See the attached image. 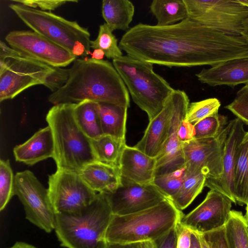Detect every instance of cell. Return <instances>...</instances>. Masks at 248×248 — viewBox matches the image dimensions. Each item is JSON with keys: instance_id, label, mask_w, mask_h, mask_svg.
<instances>
[{"instance_id": "6da1fadb", "label": "cell", "mask_w": 248, "mask_h": 248, "mask_svg": "<svg viewBox=\"0 0 248 248\" xmlns=\"http://www.w3.org/2000/svg\"><path fill=\"white\" fill-rule=\"evenodd\" d=\"M119 46L137 60L169 67H192L248 57V42L202 25L189 17L158 26L139 23L122 36Z\"/></svg>"}, {"instance_id": "7a4b0ae2", "label": "cell", "mask_w": 248, "mask_h": 248, "mask_svg": "<svg viewBox=\"0 0 248 248\" xmlns=\"http://www.w3.org/2000/svg\"><path fill=\"white\" fill-rule=\"evenodd\" d=\"M69 69L65 84L49 95L51 104H78L87 100L130 107L129 92L112 63L77 58Z\"/></svg>"}, {"instance_id": "3957f363", "label": "cell", "mask_w": 248, "mask_h": 248, "mask_svg": "<svg viewBox=\"0 0 248 248\" xmlns=\"http://www.w3.org/2000/svg\"><path fill=\"white\" fill-rule=\"evenodd\" d=\"M75 104L53 105L46 120L54 144L57 170L79 172L87 165L96 161L91 140L81 130L74 114Z\"/></svg>"}, {"instance_id": "277c9868", "label": "cell", "mask_w": 248, "mask_h": 248, "mask_svg": "<svg viewBox=\"0 0 248 248\" xmlns=\"http://www.w3.org/2000/svg\"><path fill=\"white\" fill-rule=\"evenodd\" d=\"M113 214L104 193L80 212L55 215L54 230L66 248H106V233Z\"/></svg>"}, {"instance_id": "5b68a950", "label": "cell", "mask_w": 248, "mask_h": 248, "mask_svg": "<svg viewBox=\"0 0 248 248\" xmlns=\"http://www.w3.org/2000/svg\"><path fill=\"white\" fill-rule=\"evenodd\" d=\"M184 214L169 198L134 214L113 215L105 238L108 243H131L155 241L167 233Z\"/></svg>"}, {"instance_id": "8992f818", "label": "cell", "mask_w": 248, "mask_h": 248, "mask_svg": "<svg viewBox=\"0 0 248 248\" xmlns=\"http://www.w3.org/2000/svg\"><path fill=\"white\" fill-rule=\"evenodd\" d=\"M133 102L147 114L149 121L164 108L174 89L154 71L153 64L128 55L112 60Z\"/></svg>"}, {"instance_id": "52a82bcc", "label": "cell", "mask_w": 248, "mask_h": 248, "mask_svg": "<svg viewBox=\"0 0 248 248\" xmlns=\"http://www.w3.org/2000/svg\"><path fill=\"white\" fill-rule=\"evenodd\" d=\"M9 7L33 31L66 49L77 59L91 54L90 33L77 21L20 3Z\"/></svg>"}, {"instance_id": "ba28073f", "label": "cell", "mask_w": 248, "mask_h": 248, "mask_svg": "<svg viewBox=\"0 0 248 248\" xmlns=\"http://www.w3.org/2000/svg\"><path fill=\"white\" fill-rule=\"evenodd\" d=\"M55 67L22 55L0 42V101L11 99L28 88L43 85Z\"/></svg>"}, {"instance_id": "9c48e42d", "label": "cell", "mask_w": 248, "mask_h": 248, "mask_svg": "<svg viewBox=\"0 0 248 248\" xmlns=\"http://www.w3.org/2000/svg\"><path fill=\"white\" fill-rule=\"evenodd\" d=\"M188 17L209 28L242 36L248 7L239 0H184Z\"/></svg>"}, {"instance_id": "30bf717a", "label": "cell", "mask_w": 248, "mask_h": 248, "mask_svg": "<svg viewBox=\"0 0 248 248\" xmlns=\"http://www.w3.org/2000/svg\"><path fill=\"white\" fill-rule=\"evenodd\" d=\"M48 194L55 214H74L90 205L97 193L78 172L57 170L48 176Z\"/></svg>"}, {"instance_id": "8fae6325", "label": "cell", "mask_w": 248, "mask_h": 248, "mask_svg": "<svg viewBox=\"0 0 248 248\" xmlns=\"http://www.w3.org/2000/svg\"><path fill=\"white\" fill-rule=\"evenodd\" d=\"M14 195L22 203L26 218L47 233L55 228V213L46 189L29 170L15 175Z\"/></svg>"}, {"instance_id": "7c38bea8", "label": "cell", "mask_w": 248, "mask_h": 248, "mask_svg": "<svg viewBox=\"0 0 248 248\" xmlns=\"http://www.w3.org/2000/svg\"><path fill=\"white\" fill-rule=\"evenodd\" d=\"M227 125L215 138L192 139L182 143L186 174H202L205 182L220 178L223 172Z\"/></svg>"}, {"instance_id": "4fadbf2b", "label": "cell", "mask_w": 248, "mask_h": 248, "mask_svg": "<svg viewBox=\"0 0 248 248\" xmlns=\"http://www.w3.org/2000/svg\"><path fill=\"white\" fill-rule=\"evenodd\" d=\"M5 39L21 55L53 67H65L77 59L66 49L34 31H11Z\"/></svg>"}, {"instance_id": "5bb4252c", "label": "cell", "mask_w": 248, "mask_h": 248, "mask_svg": "<svg viewBox=\"0 0 248 248\" xmlns=\"http://www.w3.org/2000/svg\"><path fill=\"white\" fill-rule=\"evenodd\" d=\"M105 194L114 216L139 212L168 198L152 183L140 184L122 176L117 188Z\"/></svg>"}, {"instance_id": "9a60e30c", "label": "cell", "mask_w": 248, "mask_h": 248, "mask_svg": "<svg viewBox=\"0 0 248 248\" xmlns=\"http://www.w3.org/2000/svg\"><path fill=\"white\" fill-rule=\"evenodd\" d=\"M173 108L169 135L164 146L155 158V176L170 173L185 167L182 143L178 136V129L185 119L189 99L183 91L175 90L171 94Z\"/></svg>"}, {"instance_id": "2e32d148", "label": "cell", "mask_w": 248, "mask_h": 248, "mask_svg": "<svg viewBox=\"0 0 248 248\" xmlns=\"http://www.w3.org/2000/svg\"><path fill=\"white\" fill-rule=\"evenodd\" d=\"M232 202L223 194L210 190L197 207L184 215L181 223L197 233H205L221 228L229 219Z\"/></svg>"}, {"instance_id": "e0dca14e", "label": "cell", "mask_w": 248, "mask_h": 248, "mask_svg": "<svg viewBox=\"0 0 248 248\" xmlns=\"http://www.w3.org/2000/svg\"><path fill=\"white\" fill-rule=\"evenodd\" d=\"M244 124L237 118L228 123V133L224 143L223 172L218 179L205 183V186L223 194L234 203L235 168L239 148L247 132L244 129Z\"/></svg>"}, {"instance_id": "ac0fdd59", "label": "cell", "mask_w": 248, "mask_h": 248, "mask_svg": "<svg viewBox=\"0 0 248 248\" xmlns=\"http://www.w3.org/2000/svg\"><path fill=\"white\" fill-rule=\"evenodd\" d=\"M198 80L211 86L231 87L248 84V57L230 60L203 68L196 74Z\"/></svg>"}, {"instance_id": "d6986e66", "label": "cell", "mask_w": 248, "mask_h": 248, "mask_svg": "<svg viewBox=\"0 0 248 248\" xmlns=\"http://www.w3.org/2000/svg\"><path fill=\"white\" fill-rule=\"evenodd\" d=\"M172 108L171 95L161 112L149 121L142 138L134 147L147 155L156 158L168 139Z\"/></svg>"}, {"instance_id": "ffe728a7", "label": "cell", "mask_w": 248, "mask_h": 248, "mask_svg": "<svg viewBox=\"0 0 248 248\" xmlns=\"http://www.w3.org/2000/svg\"><path fill=\"white\" fill-rule=\"evenodd\" d=\"M15 160L29 166L48 158H52L54 154V144L50 127L41 128L22 144L13 149Z\"/></svg>"}, {"instance_id": "44dd1931", "label": "cell", "mask_w": 248, "mask_h": 248, "mask_svg": "<svg viewBox=\"0 0 248 248\" xmlns=\"http://www.w3.org/2000/svg\"><path fill=\"white\" fill-rule=\"evenodd\" d=\"M155 158L147 155L134 147L126 145L119 169L121 176L140 184H149L155 177Z\"/></svg>"}, {"instance_id": "7402d4cb", "label": "cell", "mask_w": 248, "mask_h": 248, "mask_svg": "<svg viewBox=\"0 0 248 248\" xmlns=\"http://www.w3.org/2000/svg\"><path fill=\"white\" fill-rule=\"evenodd\" d=\"M78 173L86 184L97 193L112 192L121 183L119 168L98 161L87 165Z\"/></svg>"}, {"instance_id": "603a6c76", "label": "cell", "mask_w": 248, "mask_h": 248, "mask_svg": "<svg viewBox=\"0 0 248 248\" xmlns=\"http://www.w3.org/2000/svg\"><path fill=\"white\" fill-rule=\"evenodd\" d=\"M135 6L128 0H103L102 14L106 23L113 31L116 30L127 31L133 20Z\"/></svg>"}, {"instance_id": "cb8c5ba5", "label": "cell", "mask_w": 248, "mask_h": 248, "mask_svg": "<svg viewBox=\"0 0 248 248\" xmlns=\"http://www.w3.org/2000/svg\"><path fill=\"white\" fill-rule=\"evenodd\" d=\"M98 104L103 135L125 139L127 108L113 104Z\"/></svg>"}, {"instance_id": "d4e9b609", "label": "cell", "mask_w": 248, "mask_h": 248, "mask_svg": "<svg viewBox=\"0 0 248 248\" xmlns=\"http://www.w3.org/2000/svg\"><path fill=\"white\" fill-rule=\"evenodd\" d=\"M74 114L81 130L91 140L103 135L97 102L87 100L75 104Z\"/></svg>"}, {"instance_id": "484cf974", "label": "cell", "mask_w": 248, "mask_h": 248, "mask_svg": "<svg viewBox=\"0 0 248 248\" xmlns=\"http://www.w3.org/2000/svg\"><path fill=\"white\" fill-rule=\"evenodd\" d=\"M96 161L120 168L124 150L126 146L125 139L103 135L91 140Z\"/></svg>"}, {"instance_id": "4316f807", "label": "cell", "mask_w": 248, "mask_h": 248, "mask_svg": "<svg viewBox=\"0 0 248 248\" xmlns=\"http://www.w3.org/2000/svg\"><path fill=\"white\" fill-rule=\"evenodd\" d=\"M150 9L155 17L158 26L172 25L188 17L184 0H154Z\"/></svg>"}, {"instance_id": "83f0119b", "label": "cell", "mask_w": 248, "mask_h": 248, "mask_svg": "<svg viewBox=\"0 0 248 248\" xmlns=\"http://www.w3.org/2000/svg\"><path fill=\"white\" fill-rule=\"evenodd\" d=\"M235 204H248V131L240 145L234 176Z\"/></svg>"}, {"instance_id": "f1b7e54d", "label": "cell", "mask_w": 248, "mask_h": 248, "mask_svg": "<svg viewBox=\"0 0 248 248\" xmlns=\"http://www.w3.org/2000/svg\"><path fill=\"white\" fill-rule=\"evenodd\" d=\"M205 176L202 174H186L177 194L171 200L180 210L186 209L205 186Z\"/></svg>"}, {"instance_id": "f546056e", "label": "cell", "mask_w": 248, "mask_h": 248, "mask_svg": "<svg viewBox=\"0 0 248 248\" xmlns=\"http://www.w3.org/2000/svg\"><path fill=\"white\" fill-rule=\"evenodd\" d=\"M225 227L232 248H248V223L241 212L232 210Z\"/></svg>"}, {"instance_id": "4dcf8cb0", "label": "cell", "mask_w": 248, "mask_h": 248, "mask_svg": "<svg viewBox=\"0 0 248 248\" xmlns=\"http://www.w3.org/2000/svg\"><path fill=\"white\" fill-rule=\"evenodd\" d=\"M90 46L93 49H101L107 58L112 60L123 56L118 39L106 23L100 25L98 36L94 40L91 41Z\"/></svg>"}, {"instance_id": "1f68e13d", "label": "cell", "mask_w": 248, "mask_h": 248, "mask_svg": "<svg viewBox=\"0 0 248 248\" xmlns=\"http://www.w3.org/2000/svg\"><path fill=\"white\" fill-rule=\"evenodd\" d=\"M221 103L216 98H210L189 104L185 120L193 125L208 116L218 113Z\"/></svg>"}, {"instance_id": "d6a6232c", "label": "cell", "mask_w": 248, "mask_h": 248, "mask_svg": "<svg viewBox=\"0 0 248 248\" xmlns=\"http://www.w3.org/2000/svg\"><path fill=\"white\" fill-rule=\"evenodd\" d=\"M228 124L227 117L218 113L208 116L194 126L195 139L213 138L217 136Z\"/></svg>"}, {"instance_id": "836d02e7", "label": "cell", "mask_w": 248, "mask_h": 248, "mask_svg": "<svg viewBox=\"0 0 248 248\" xmlns=\"http://www.w3.org/2000/svg\"><path fill=\"white\" fill-rule=\"evenodd\" d=\"M15 176L9 160H0V211L3 210L14 195Z\"/></svg>"}, {"instance_id": "e575fe53", "label": "cell", "mask_w": 248, "mask_h": 248, "mask_svg": "<svg viewBox=\"0 0 248 248\" xmlns=\"http://www.w3.org/2000/svg\"><path fill=\"white\" fill-rule=\"evenodd\" d=\"M202 248H232L225 225L205 233H197Z\"/></svg>"}, {"instance_id": "d590c367", "label": "cell", "mask_w": 248, "mask_h": 248, "mask_svg": "<svg viewBox=\"0 0 248 248\" xmlns=\"http://www.w3.org/2000/svg\"><path fill=\"white\" fill-rule=\"evenodd\" d=\"M225 108L232 112L244 124L248 125V84L241 88L236 97Z\"/></svg>"}, {"instance_id": "8d00e7d4", "label": "cell", "mask_w": 248, "mask_h": 248, "mask_svg": "<svg viewBox=\"0 0 248 248\" xmlns=\"http://www.w3.org/2000/svg\"><path fill=\"white\" fill-rule=\"evenodd\" d=\"M184 177L176 178L171 176L169 174L156 176L152 184L167 198L171 200L179 191Z\"/></svg>"}, {"instance_id": "74e56055", "label": "cell", "mask_w": 248, "mask_h": 248, "mask_svg": "<svg viewBox=\"0 0 248 248\" xmlns=\"http://www.w3.org/2000/svg\"><path fill=\"white\" fill-rule=\"evenodd\" d=\"M12 1L25 6L44 11L54 10L57 8L69 2H78L76 0H15Z\"/></svg>"}, {"instance_id": "f35d334b", "label": "cell", "mask_w": 248, "mask_h": 248, "mask_svg": "<svg viewBox=\"0 0 248 248\" xmlns=\"http://www.w3.org/2000/svg\"><path fill=\"white\" fill-rule=\"evenodd\" d=\"M69 69L55 67L47 77L44 85L52 93L62 88L66 82L69 77Z\"/></svg>"}, {"instance_id": "ab89813d", "label": "cell", "mask_w": 248, "mask_h": 248, "mask_svg": "<svg viewBox=\"0 0 248 248\" xmlns=\"http://www.w3.org/2000/svg\"><path fill=\"white\" fill-rule=\"evenodd\" d=\"M180 221L177 222L167 233L154 241L155 248H177Z\"/></svg>"}, {"instance_id": "60d3db41", "label": "cell", "mask_w": 248, "mask_h": 248, "mask_svg": "<svg viewBox=\"0 0 248 248\" xmlns=\"http://www.w3.org/2000/svg\"><path fill=\"white\" fill-rule=\"evenodd\" d=\"M195 136L194 126L185 119L183 120L178 129V136L183 143L194 139Z\"/></svg>"}, {"instance_id": "b9f144b4", "label": "cell", "mask_w": 248, "mask_h": 248, "mask_svg": "<svg viewBox=\"0 0 248 248\" xmlns=\"http://www.w3.org/2000/svg\"><path fill=\"white\" fill-rule=\"evenodd\" d=\"M191 231L179 223L177 248H190L191 246Z\"/></svg>"}, {"instance_id": "7bdbcfd3", "label": "cell", "mask_w": 248, "mask_h": 248, "mask_svg": "<svg viewBox=\"0 0 248 248\" xmlns=\"http://www.w3.org/2000/svg\"><path fill=\"white\" fill-rule=\"evenodd\" d=\"M106 248H139L138 243H108Z\"/></svg>"}, {"instance_id": "ee69618b", "label": "cell", "mask_w": 248, "mask_h": 248, "mask_svg": "<svg viewBox=\"0 0 248 248\" xmlns=\"http://www.w3.org/2000/svg\"><path fill=\"white\" fill-rule=\"evenodd\" d=\"M191 232V246L190 248H202L198 236L195 232L192 231Z\"/></svg>"}, {"instance_id": "f6af8a7d", "label": "cell", "mask_w": 248, "mask_h": 248, "mask_svg": "<svg viewBox=\"0 0 248 248\" xmlns=\"http://www.w3.org/2000/svg\"><path fill=\"white\" fill-rule=\"evenodd\" d=\"M90 54L92 56V58L97 60H103L105 56L104 52L99 48L93 49V52Z\"/></svg>"}, {"instance_id": "bcb514c9", "label": "cell", "mask_w": 248, "mask_h": 248, "mask_svg": "<svg viewBox=\"0 0 248 248\" xmlns=\"http://www.w3.org/2000/svg\"><path fill=\"white\" fill-rule=\"evenodd\" d=\"M7 248H38L33 245L24 242H17L12 246Z\"/></svg>"}, {"instance_id": "7dc6e473", "label": "cell", "mask_w": 248, "mask_h": 248, "mask_svg": "<svg viewBox=\"0 0 248 248\" xmlns=\"http://www.w3.org/2000/svg\"><path fill=\"white\" fill-rule=\"evenodd\" d=\"M139 248H155V244L153 241H144L138 242Z\"/></svg>"}, {"instance_id": "c3c4849f", "label": "cell", "mask_w": 248, "mask_h": 248, "mask_svg": "<svg viewBox=\"0 0 248 248\" xmlns=\"http://www.w3.org/2000/svg\"><path fill=\"white\" fill-rule=\"evenodd\" d=\"M242 36L248 42V17L244 23Z\"/></svg>"}, {"instance_id": "681fc988", "label": "cell", "mask_w": 248, "mask_h": 248, "mask_svg": "<svg viewBox=\"0 0 248 248\" xmlns=\"http://www.w3.org/2000/svg\"><path fill=\"white\" fill-rule=\"evenodd\" d=\"M240 3L248 7V0H239Z\"/></svg>"}, {"instance_id": "f907efd6", "label": "cell", "mask_w": 248, "mask_h": 248, "mask_svg": "<svg viewBox=\"0 0 248 248\" xmlns=\"http://www.w3.org/2000/svg\"><path fill=\"white\" fill-rule=\"evenodd\" d=\"M245 217L247 220V222L248 223V204L247 205L246 207V214L245 216Z\"/></svg>"}]
</instances>
